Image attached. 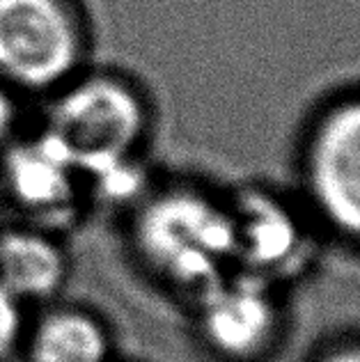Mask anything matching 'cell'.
<instances>
[{
    "instance_id": "obj_2",
    "label": "cell",
    "mask_w": 360,
    "mask_h": 362,
    "mask_svg": "<svg viewBox=\"0 0 360 362\" xmlns=\"http://www.w3.org/2000/svg\"><path fill=\"white\" fill-rule=\"evenodd\" d=\"M147 129L143 99L112 76L69 83L53 101L46 133L71 156L81 177L136 156Z\"/></svg>"
},
{
    "instance_id": "obj_3",
    "label": "cell",
    "mask_w": 360,
    "mask_h": 362,
    "mask_svg": "<svg viewBox=\"0 0 360 362\" xmlns=\"http://www.w3.org/2000/svg\"><path fill=\"white\" fill-rule=\"evenodd\" d=\"M83 58L67 0H0V78L25 90L64 85Z\"/></svg>"
},
{
    "instance_id": "obj_6",
    "label": "cell",
    "mask_w": 360,
    "mask_h": 362,
    "mask_svg": "<svg viewBox=\"0 0 360 362\" xmlns=\"http://www.w3.org/2000/svg\"><path fill=\"white\" fill-rule=\"evenodd\" d=\"M200 296L202 332L221 354L245 358L269 341L276 328V308L262 284L225 275Z\"/></svg>"
},
{
    "instance_id": "obj_4",
    "label": "cell",
    "mask_w": 360,
    "mask_h": 362,
    "mask_svg": "<svg viewBox=\"0 0 360 362\" xmlns=\"http://www.w3.org/2000/svg\"><path fill=\"white\" fill-rule=\"evenodd\" d=\"M83 184L71 156L46 131L12 142L3 156V188L7 197L40 225L74 221Z\"/></svg>"
},
{
    "instance_id": "obj_12",
    "label": "cell",
    "mask_w": 360,
    "mask_h": 362,
    "mask_svg": "<svg viewBox=\"0 0 360 362\" xmlns=\"http://www.w3.org/2000/svg\"><path fill=\"white\" fill-rule=\"evenodd\" d=\"M16 124V103L5 90H0V147H5Z\"/></svg>"
},
{
    "instance_id": "obj_11",
    "label": "cell",
    "mask_w": 360,
    "mask_h": 362,
    "mask_svg": "<svg viewBox=\"0 0 360 362\" xmlns=\"http://www.w3.org/2000/svg\"><path fill=\"white\" fill-rule=\"evenodd\" d=\"M23 337V303L0 287V362L14 354Z\"/></svg>"
},
{
    "instance_id": "obj_7",
    "label": "cell",
    "mask_w": 360,
    "mask_h": 362,
    "mask_svg": "<svg viewBox=\"0 0 360 362\" xmlns=\"http://www.w3.org/2000/svg\"><path fill=\"white\" fill-rule=\"evenodd\" d=\"M67 280V257L49 234L9 230L0 234V287L21 303L51 298Z\"/></svg>"
},
{
    "instance_id": "obj_13",
    "label": "cell",
    "mask_w": 360,
    "mask_h": 362,
    "mask_svg": "<svg viewBox=\"0 0 360 362\" xmlns=\"http://www.w3.org/2000/svg\"><path fill=\"white\" fill-rule=\"evenodd\" d=\"M324 362H360V349H339L330 354Z\"/></svg>"
},
{
    "instance_id": "obj_10",
    "label": "cell",
    "mask_w": 360,
    "mask_h": 362,
    "mask_svg": "<svg viewBox=\"0 0 360 362\" xmlns=\"http://www.w3.org/2000/svg\"><path fill=\"white\" fill-rule=\"evenodd\" d=\"M92 190L108 204H131L138 202L145 193V170L136 156L117 160L106 168L97 170L83 179Z\"/></svg>"
},
{
    "instance_id": "obj_8",
    "label": "cell",
    "mask_w": 360,
    "mask_h": 362,
    "mask_svg": "<svg viewBox=\"0 0 360 362\" xmlns=\"http://www.w3.org/2000/svg\"><path fill=\"white\" fill-rule=\"evenodd\" d=\"M30 356L33 362H108V337L92 314L55 310L35 328Z\"/></svg>"
},
{
    "instance_id": "obj_9",
    "label": "cell",
    "mask_w": 360,
    "mask_h": 362,
    "mask_svg": "<svg viewBox=\"0 0 360 362\" xmlns=\"http://www.w3.org/2000/svg\"><path fill=\"white\" fill-rule=\"evenodd\" d=\"M236 236L239 257L260 266H273L289 257L298 232L285 209L269 199H255L248 204V214L236 218Z\"/></svg>"
},
{
    "instance_id": "obj_5",
    "label": "cell",
    "mask_w": 360,
    "mask_h": 362,
    "mask_svg": "<svg viewBox=\"0 0 360 362\" xmlns=\"http://www.w3.org/2000/svg\"><path fill=\"white\" fill-rule=\"evenodd\" d=\"M312 188L324 214L360 236V101L324 119L310 154Z\"/></svg>"
},
{
    "instance_id": "obj_1",
    "label": "cell",
    "mask_w": 360,
    "mask_h": 362,
    "mask_svg": "<svg viewBox=\"0 0 360 362\" xmlns=\"http://www.w3.org/2000/svg\"><path fill=\"white\" fill-rule=\"evenodd\" d=\"M140 257L161 278L204 291L239 259L236 218L197 190H168L140 209L136 223Z\"/></svg>"
}]
</instances>
